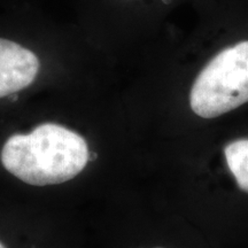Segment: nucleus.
<instances>
[{
    "instance_id": "2",
    "label": "nucleus",
    "mask_w": 248,
    "mask_h": 248,
    "mask_svg": "<svg viewBox=\"0 0 248 248\" xmlns=\"http://www.w3.org/2000/svg\"><path fill=\"white\" fill-rule=\"evenodd\" d=\"M248 101V40L219 52L194 80L190 94L192 110L214 119Z\"/></svg>"
},
{
    "instance_id": "6",
    "label": "nucleus",
    "mask_w": 248,
    "mask_h": 248,
    "mask_svg": "<svg viewBox=\"0 0 248 248\" xmlns=\"http://www.w3.org/2000/svg\"><path fill=\"white\" fill-rule=\"evenodd\" d=\"M0 248H6L5 246H4V245H2L1 243H0Z\"/></svg>"
},
{
    "instance_id": "4",
    "label": "nucleus",
    "mask_w": 248,
    "mask_h": 248,
    "mask_svg": "<svg viewBox=\"0 0 248 248\" xmlns=\"http://www.w3.org/2000/svg\"><path fill=\"white\" fill-rule=\"evenodd\" d=\"M224 153L229 169L233 173L238 186L248 193V139L230 142Z\"/></svg>"
},
{
    "instance_id": "1",
    "label": "nucleus",
    "mask_w": 248,
    "mask_h": 248,
    "mask_svg": "<svg viewBox=\"0 0 248 248\" xmlns=\"http://www.w3.org/2000/svg\"><path fill=\"white\" fill-rule=\"evenodd\" d=\"M2 166L30 185L61 184L85 168L90 160L85 139L55 123L40 124L28 135H14L1 150Z\"/></svg>"
},
{
    "instance_id": "5",
    "label": "nucleus",
    "mask_w": 248,
    "mask_h": 248,
    "mask_svg": "<svg viewBox=\"0 0 248 248\" xmlns=\"http://www.w3.org/2000/svg\"><path fill=\"white\" fill-rule=\"evenodd\" d=\"M162 1L164 2V4H170V2H171V0H162Z\"/></svg>"
},
{
    "instance_id": "3",
    "label": "nucleus",
    "mask_w": 248,
    "mask_h": 248,
    "mask_svg": "<svg viewBox=\"0 0 248 248\" xmlns=\"http://www.w3.org/2000/svg\"><path fill=\"white\" fill-rule=\"evenodd\" d=\"M40 68L37 55L13 40L0 38V98L28 88Z\"/></svg>"
}]
</instances>
